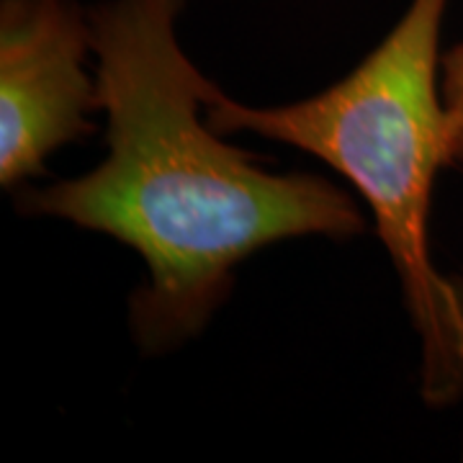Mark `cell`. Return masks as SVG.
<instances>
[{"mask_svg":"<svg viewBox=\"0 0 463 463\" xmlns=\"http://www.w3.org/2000/svg\"><path fill=\"white\" fill-rule=\"evenodd\" d=\"M188 0H100L88 8L106 157L78 178L18 194V212L106 234L134 250L147 281L129 297L142 355L199 337L234 270L283 240L364 234L368 216L317 173H276L206 118L214 88L183 50Z\"/></svg>","mask_w":463,"mask_h":463,"instance_id":"6da1fadb","label":"cell"},{"mask_svg":"<svg viewBox=\"0 0 463 463\" xmlns=\"http://www.w3.org/2000/svg\"><path fill=\"white\" fill-rule=\"evenodd\" d=\"M450 0H410L394 29L330 88L281 106H248L219 85L206 118L219 134H255L330 165L361 196L392 258L420 340V397L463 399V279L432 260L438 173L453 165L440 99V33Z\"/></svg>","mask_w":463,"mask_h":463,"instance_id":"7a4b0ae2","label":"cell"},{"mask_svg":"<svg viewBox=\"0 0 463 463\" xmlns=\"http://www.w3.org/2000/svg\"><path fill=\"white\" fill-rule=\"evenodd\" d=\"M90 16L78 0H0V185L21 188L96 132Z\"/></svg>","mask_w":463,"mask_h":463,"instance_id":"3957f363","label":"cell"},{"mask_svg":"<svg viewBox=\"0 0 463 463\" xmlns=\"http://www.w3.org/2000/svg\"><path fill=\"white\" fill-rule=\"evenodd\" d=\"M440 99L446 109L450 163L463 165V42L440 54Z\"/></svg>","mask_w":463,"mask_h":463,"instance_id":"277c9868","label":"cell"}]
</instances>
